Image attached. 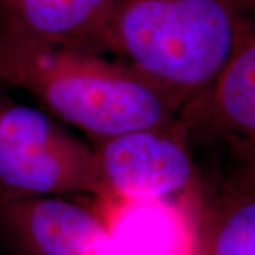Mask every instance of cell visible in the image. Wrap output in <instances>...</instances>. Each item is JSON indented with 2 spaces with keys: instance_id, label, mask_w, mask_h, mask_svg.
Here are the masks:
<instances>
[{
  "instance_id": "6da1fadb",
  "label": "cell",
  "mask_w": 255,
  "mask_h": 255,
  "mask_svg": "<svg viewBox=\"0 0 255 255\" xmlns=\"http://www.w3.org/2000/svg\"><path fill=\"white\" fill-rule=\"evenodd\" d=\"M0 85L31 94L92 142L177 118L179 104L124 61L82 47L0 36Z\"/></svg>"
},
{
  "instance_id": "7a4b0ae2",
  "label": "cell",
  "mask_w": 255,
  "mask_h": 255,
  "mask_svg": "<svg viewBox=\"0 0 255 255\" xmlns=\"http://www.w3.org/2000/svg\"><path fill=\"white\" fill-rule=\"evenodd\" d=\"M253 11L254 0H117L101 51H114L180 110L254 31Z\"/></svg>"
},
{
  "instance_id": "3957f363",
  "label": "cell",
  "mask_w": 255,
  "mask_h": 255,
  "mask_svg": "<svg viewBox=\"0 0 255 255\" xmlns=\"http://www.w3.org/2000/svg\"><path fill=\"white\" fill-rule=\"evenodd\" d=\"M70 194L111 199L94 147L44 111L0 95V200Z\"/></svg>"
},
{
  "instance_id": "277c9868",
  "label": "cell",
  "mask_w": 255,
  "mask_h": 255,
  "mask_svg": "<svg viewBox=\"0 0 255 255\" xmlns=\"http://www.w3.org/2000/svg\"><path fill=\"white\" fill-rule=\"evenodd\" d=\"M92 147L111 199L174 206L197 179L193 149L177 118L94 140Z\"/></svg>"
},
{
  "instance_id": "5b68a950",
  "label": "cell",
  "mask_w": 255,
  "mask_h": 255,
  "mask_svg": "<svg viewBox=\"0 0 255 255\" xmlns=\"http://www.w3.org/2000/svg\"><path fill=\"white\" fill-rule=\"evenodd\" d=\"M0 246L9 255H121L107 223L61 196L0 200Z\"/></svg>"
},
{
  "instance_id": "8992f818",
  "label": "cell",
  "mask_w": 255,
  "mask_h": 255,
  "mask_svg": "<svg viewBox=\"0 0 255 255\" xmlns=\"http://www.w3.org/2000/svg\"><path fill=\"white\" fill-rule=\"evenodd\" d=\"M189 236L187 255H255L254 163L197 179L173 206Z\"/></svg>"
},
{
  "instance_id": "52a82bcc",
  "label": "cell",
  "mask_w": 255,
  "mask_h": 255,
  "mask_svg": "<svg viewBox=\"0 0 255 255\" xmlns=\"http://www.w3.org/2000/svg\"><path fill=\"white\" fill-rule=\"evenodd\" d=\"M187 139L221 142L234 163H254L255 31L248 33L213 81L177 112Z\"/></svg>"
},
{
  "instance_id": "ba28073f",
  "label": "cell",
  "mask_w": 255,
  "mask_h": 255,
  "mask_svg": "<svg viewBox=\"0 0 255 255\" xmlns=\"http://www.w3.org/2000/svg\"><path fill=\"white\" fill-rule=\"evenodd\" d=\"M117 0H0V36L101 51Z\"/></svg>"
},
{
  "instance_id": "9c48e42d",
  "label": "cell",
  "mask_w": 255,
  "mask_h": 255,
  "mask_svg": "<svg viewBox=\"0 0 255 255\" xmlns=\"http://www.w3.org/2000/svg\"><path fill=\"white\" fill-rule=\"evenodd\" d=\"M0 255H3V253H1V250H0Z\"/></svg>"
}]
</instances>
